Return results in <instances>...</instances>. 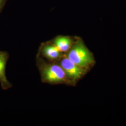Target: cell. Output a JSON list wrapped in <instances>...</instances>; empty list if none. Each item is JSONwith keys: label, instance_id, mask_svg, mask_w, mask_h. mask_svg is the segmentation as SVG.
I'll return each instance as SVG.
<instances>
[{"label": "cell", "instance_id": "cell-1", "mask_svg": "<svg viewBox=\"0 0 126 126\" xmlns=\"http://www.w3.org/2000/svg\"><path fill=\"white\" fill-rule=\"evenodd\" d=\"M66 57L78 65L86 69L94 62L93 54L81 39L77 40L73 44Z\"/></svg>", "mask_w": 126, "mask_h": 126}, {"label": "cell", "instance_id": "cell-2", "mask_svg": "<svg viewBox=\"0 0 126 126\" xmlns=\"http://www.w3.org/2000/svg\"><path fill=\"white\" fill-rule=\"evenodd\" d=\"M40 72L42 80L44 83L59 84L70 82L59 64L43 62L40 65Z\"/></svg>", "mask_w": 126, "mask_h": 126}, {"label": "cell", "instance_id": "cell-3", "mask_svg": "<svg viewBox=\"0 0 126 126\" xmlns=\"http://www.w3.org/2000/svg\"><path fill=\"white\" fill-rule=\"evenodd\" d=\"M59 64L64 70L70 82H75L81 79L86 73V69L73 62L66 57L61 58Z\"/></svg>", "mask_w": 126, "mask_h": 126}, {"label": "cell", "instance_id": "cell-7", "mask_svg": "<svg viewBox=\"0 0 126 126\" xmlns=\"http://www.w3.org/2000/svg\"><path fill=\"white\" fill-rule=\"evenodd\" d=\"M3 0H0V7L1 5V3H2V1H3Z\"/></svg>", "mask_w": 126, "mask_h": 126}, {"label": "cell", "instance_id": "cell-5", "mask_svg": "<svg viewBox=\"0 0 126 126\" xmlns=\"http://www.w3.org/2000/svg\"><path fill=\"white\" fill-rule=\"evenodd\" d=\"M62 53L68 52L73 45L72 38L67 36L57 37L52 44Z\"/></svg>", "mask_w": 126, "mask_h": 126}, {"label": "cell", "instance_id": "cell-4", "mask_svg": "<svg viewBox=\"0 0 126 126\" xmlns=\"http://www.w3.org/2000/svg\"><path fill=\"white\" fill-rule=\"evenodd\" d=\"M41 53L45 58L50 61L60 60L62 57V53L53 44L44 45L41 50Z\"/></svg>", "mask_w": 126, "mask_h": 126}, {"label": "cell", "instance_id": "cell-6", "mask_svg": "<svg viewBox=\"0 0 126 126\" xmlns=\"http://www.w3.org/2000/svg\"><path fill=\"white\" fill-rule=\"evenodd\" d=\"M7 59V54L4 52L0 51V82L2 87L4 89H7L10 87V84L7 80L5 73Z\"/></svg>", "mask_w": 126, "mask_h": 126}]
</instances>
